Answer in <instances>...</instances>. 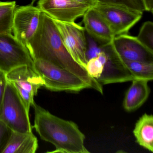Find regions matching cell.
<instances>
[{
	"instance_id": "obj_4",
	"label": "cell",
	"mask_w": 153,
	"mask_h": 153,
	"mask_svg": "<svg viewBox=\"0 0 153 153\" xmlns=\"http://www.w3.org/2000/svg\"><path fill=\"white\" fill-rule=\"evenodd\" d=\"M0 120L12 131H32L33 127L30 123L29 112L15 87L8 82L0 108Z\"/></svg>"
},
{
	"instance_id": "obj_17",
	"label": "cell",
	"mask_w": 153,
	"mask_h": 153,
	"mask_svg": "<svg viewBox=\"0 0 153 153\" xmlns=\"http://www.w3.org/2000/svg\"><path fill=\"white\" fill-rule=\"evenodd\" d=\"M16 7L15 1H0V33H12L13 16Z\"/></svg>"
},
{
	"instance_id": "obj_15",
	"label": "cell",
	"mask_w": 153,
	"mask_h": 153,
	"mask_svg": "<svg viewBox=\"0 0 153 153\" xmlns=\"http://www.w3.org/2000/svg\"><path fill=\"white\" fill-rule=\"evenodd\" d=\"M133 134L137 143L148 151H153V116L145 113L135 124Z\"/></svg>"
},
{
	"instance_id": "obj_16",
	"label": "cell",
	"mask_w": 153,
	"mask_h": 153,
	"mask_svg": "<svg viewBox=\"0 0 153 153\" xmlns=\"http://www.w3.org/2000/svg\"><path fill=\"white\" fill-rule=\"evenodd\" d=\"M120 60L135 79L153 80V62Z\"/></svg>"
},
{
	"instance_id": "obj_6",
	"label": "cell",
	"mask_w": 153,
	"mask_h": 153,
	"mask_svg": "<svg viewBox=\"0 0 153 153\" xmlns=\"http://www.w3.org/2000/svg\"><path fill=\"white\" fill-rule=\"evenodd\" d=\"M105 19L114 37L128 34L142 18L143 12L123 6L98 2L94 7Z\"/></svg>"
},
{
	"instance_id": "obj_8",
	"label": "cell",
	"mask_w": 153,
	"mask_h": 153,
	"mask_svg": "<svg viewBox=\"0 0 153 153\" xmlns=\"http://www.w3.org/2000/svg\"><path fill=\"white\" fill-rule=\"evenodd\" d=\"M22 65L33 67L26 46L12 33H0V70L7 73Z\"/></svg>"
},
{
	"instance_id": "obj_13",
	"label": "cell",
	"mask_w": 153,
	"mask_h": 153,
	"mask_svg": "<svg viewBox=\"0 0 153 153\" xmlns=\"http://www.w3.org/2000/svg\"><path fill=\"white\" fill-rule=\"evenodd\" d=\"M126 92L123 107L127 112L136 111L146 102L150 94L149 81L142 79H135Z\"/></svg>"
},
{
	"instance_id": "obj_14",
	"label": "cell",
	"mask_w": 153,
	"mask_h": 153,
	"mask_svg": "<svg viewBox=\"0 0 153 153\" xmlns=\"http://www.w3.org/2000/svg\"><path fill=\"white\" fill-rule=\"evenodd\" d=\"M38 147V140L32 131H11L8 141L1 153H35Z\"/></svg>"
},
{
	"instance_id": "obj_18",
	"label": "cell",
	"mask_w": 153,
	"mask_h": 153,
	"mask_svg": "<svg viewBox=\"0 0 153 153\" xmlns=\"http://www.w3.org/2000/svg\"><path fill=\"white\" fill-rule=\"evenodd\" d=\"M137 38L143 45L153 51V23L145 22L140 27Z\"/></svg>"
},
{
	"instance_id": "obj_7",
	"label": "cell",
	"mask_w": 153,
	"mask_h": 153,
	"mask_svg": "<svg viewBox=\"0 0 153 153\" xmlns=\"http://www.w3.org/2000/svg\"><path fill=\"white\" fill-rule=\"evenodd\" d=\"M53 20L59 33L64 46L71 56L85 69L88 62V42L84 27L75 22L68 23L54 19Z\"/></svg>"
},
{
	"instance_id": "obj_20",
	"label": "cell",
	"mask_w": 153,
	"mask_h": 153,
	"mask_svg": "<svg viewBox=\"0 0 153 153\" xmlns=\"http://www.w3.org/2000/svg\"><path fill=\"white\" fill-rule=\"evenodd\" d=\"M11 132V130L3 122L0 120V153L7 143Z\"/></svg>"
},
{
	"instance_id": "obj_10",
	"label": "cell",
	"mask_w": 153,
	"mask_h": 153,
	"mask_svg": "<svg viewBox=\"0 0 153 153\" xmlns=\"http://www.w3.org/2000/svg\"><path fill=\"white\" fill-rule=\"evenodd\" d=\"M37 7L52 19L68 23L75 22L90 8L76 0H39Z\"/></svg>"
},
{
	"instance_id": "obj_5",
	"label": "cell",
	"mask_w": 153,
	"mask_h": 153,
	"mask_svg": "<svg viewBox=\"0 0 153 153\" xmlns=\"http://www.w3.org/2000/svg\"><path fill=\"white\" fill-rule=\"evenodd\" d=\"M7 82L13 85L19 95L29 112L30 107L35 103L34 97L44 82L33 67L22 65L6 73Z\"/></svg>"
},
{
	"instance_id": "obj_11",
	"label": "cell",
	"mask_w": 153,
	"mask_h": 153,
	"mask_svg": "<svg viewBox=\"0 0 153 153\" xmlns=\"http://www.w3.org/2000/svg\"><path fill=\"white\" fill-rule=\"evenodd\" d=\"M111 45L120 59L153 62V51L143 45L137 37L121 35L114 38Z\"/></svg>"
},
{
	"instance_id": "obj_3",
	"label": "cell",
	"mask_w": 153,
	"mask_h": 153,
	"mask_svg": "<svg viewBox=\"0 0 153 153\" xmlns=\"http://www.w3.org/2000/svg\"><path fill=\"white\" fill-rule=\"evenodd\" d=\"M33 68L42 78L44 87L51 91L78 93L91 88L77 76L46 61H34Z\"/></svg>"
},
{
	"instance_id": "obj_1",
	"label": "cell",
	"mask_w": 153,
	"mask_h": 153,
	"mask_svg": "<svg viewBox=\"0 0 153 153\" xmlns=\"http://www.w3.org/2000/svg\"><path fill=\"white\" fill-rule=\"evenodd\" d=\"M26 47L33 61L43 60L64 69L80 78L90 88L103 94L102 86L71 56L53 19L42 12L36 33Z\"/></svg>"
},
{
	"instance_id": "obj_12",
	"label": "cell",
	"mask_w": 153,
	"mask_h": 153,
	"mask_svg": "<svg viewBox=\"0 0 153 153\" xmlns=\"http://www.w3.org/2000/svg\"><path fill=\"white\" fill-rule=\"evenodd\" d=\"M85 32L99 45L111 42L114 35L105 19L94 8H90L83 16Z\"/></svg>"
},
{
	"instance_id": "obj_21",
	"label": "cell",
	"mask_w": 153,
	"mask_h": 153,
	"mask_svg": "<svg viewBox=\"0 0 153 153\" xmlns=\"http://www.w3.org/2000/svg\"><path fill=\"white\" fill-rule=\"evenodd\" d=\"M7 83L6 73L0 70V108L3 100Z\"/></svg>"
},
{
	"instance_id": "obj_22",
	"label": "cell",
	"mask_w": 153,
	"mask_h": 153,
	"mask_svg": "<svg viewBox=\"0 0 153 153\" xmlns=\"http://www.w3.org/2000/svg\"><path fill=\"white\" fill-rule=\"evenodd\" d=\"M76 1L86 5L89 8H93L95 7L98 1L97 0H76Z\"/></svg>"
},
{
	"instance_id": "obj_2",
	"label": "cell",
	"mask_w": 153,
	"mask_h": 153,
	"mask_svg": "<svg viewBox=\"0 0 153 153\" xmlns=\"http://www.w3.org/2000/svg\"><path fill=\"white\" fill-rule=\"evenodd\" d=\"M35 129L43 140L55 146L52 152L63 153H89L85 146V134L74 122L57 117L36 103Z\"/></svg>"
},
{
	"instance_id": "obj_9",
	"label": "cell",
	"mask_w": 153,
	"mask_h": 153,
	"mask_svg": "<svg viewBox=\"0 0 153 153\" xmlns=\"http://www.w3.org/2000/svg\"><path fill=\"white\" fill-rule=\"evenodd\" d=\"M42 11L32 5L16 6L12 23L15 37L26 46L36 33Z\"/></svg>"
},
{
	"instance_id": "obj_19",
	"label": "cell",
	"mask_w": 153,
	"mask_h": 153,
	"mask_svg": "<svg viewBox=\"0 0 153 153\" xmlns=\"http://www.w3.org/2000/svg\"><path fill=\"white\" fill-rule=\"evenodd\" d=\"M98 2L123 6L141 12L146 11L143 0H97Z\"/></svg>"
},
{
	"instance_id": "obj_23",
	"label": "cell",
	"mask_w": 153,
	"mask_h": 153,
	"mask_svg": "<svg viewBox=\"0 0 153 153\" xmlns=\"http://www.w3.org/2000/svg\"><path fill=\"white\" fill-rule=\"evenodd\" d=\"M146 11L153 12V0H143Z\"/></svg>"
}]
</instances>
